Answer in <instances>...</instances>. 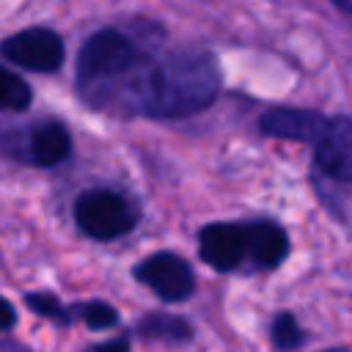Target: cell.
Returning a JSON list of instances; mask_svg holds the SVG:
<instances>
[{"mask_svg": "<svg viewBox=\"0 0 352 352\" xmlns=\"http://www.w3.org/2000/svg\"><path fill=\"white\" fill-rule=\"evenodd\" d=\"M220 69L206 50H176L162 58L146 52L118 110L148 118H184L217 99Z\"/></svg>", "mask_w": 352, "mask_h": 352, "instance_id": "obj_1", "label": "cell"}, {"mask_svg": "<svg viewBox=\"0 0 352 352\" xmlns=\"http://www.w3.org/2000/svg\"><path fill=\"white\" fill-rule=\"evenodd\" d=\"M146 47L132 36L102 28L85 38L77 55V91L96 110H118L124 91L146 58Z\"/></svg>", "mask_w": 352, "mask_h": 352, "instance_id": "obj_2", "label": "cell"}, {"mask_svg": "<svg viewBox=\"0 0 352 352\" xmlns=\"http://www.w3.org/2000/svg\"><path fill=\"white\" fill-rule=\"evenodd\" d=\"M198 253L220 272H261L286 258L289 239L270 220L209 223L198 234Z\"/></svg>", "mask_w": 352, "mask_h": 352, "instance_id": "obj_3", "label": "cell"}, {"mask_svg": "<svg viewBox=\"0 0 352 352\" xmlns=\"http://www.w3.org/2000/svg\"><path fill=\"white\" fill-rule=\"evenodd\" d=\"M74 220H77L80 231L88 234L91 239L107 242V239L129 234L140 220V209L129 195H124L118 190L94 187L77 198Z\"/></svg>", "mask_w": 352, "mask_h": 352, "instance_id": "obj_4", "label": "cell"}, {"mask_svg": "<svg viewBox=\"0 0 352 352\" xmlns=\"http://www.w3.org/2000/svg\"><path fill=\"white\" fill-rule=\"evenodd\" d=\"M3 148L28 165L50 168V165H58L69 157L72 135L60 121H38V124H30L25 129H14L3 140Z\"/></svg>", "mask_w": 352, "mask_h": 352, "instance_id": "obj_5", "label": "cell"}, {"mask_svg": "<svg viewBox=\"0 0 352 352\" xmlns=\"http://www.w3.org/2000/svg\"><path fill=\"white\" fill-rule=\"evenodd\" d=\"M3 58L28 72H58L63 63V38L50 28H28L0 44Z\"/></svg>", "mask_w": 352, "mask_h": 352, "instance_id": "obj_6", "label": "cell"}, {"mask_svg": "<svg viewBox=\"0 0 352 352\" xmlns=\"http://www.w3.org/2000/svg\"><path fill=\"white\" fill-rule=\"evenodd\" d=\"M135 278L148 286L160 300L165 302H179V300H187L195 289V275H192V267L176 256V253H151L146 256L138 267H135Z\"/></svg>", "mask_w": 352, "mask_h": 352, "instance_id": "obj_7", "label": "cell"}, {"mask_svg": "<svg viewBox=\"0 0 352 352\" xmlns=\"http://www.w3.org/2000/svg\"><path fill=\"white\" fill-rule=\"evenodd\" d=\"M316 168L336 179L352 182V121L349 118H330L322 138L314 146Z\"/></svg>", "mask_w": 352, "mask_h": 352, "instance_id": "obj_8", "label": "cell"}, {"mask_svg": "<svg viewBox=\"0 0 352 352\" xmlns=\"http://www.w3.org/2000/svg\"><path fill=\"white\" fill-rule=\"evenodd\" d=\"M330 118L314 113V110H294V107H278V110H267L261 116V132L272 135V138H289V140H305L314 143L322 138L324 126Z\"/></svg>", "mask_w": 352, "mask_h": 352, "instance_id": "obj_9", "label": "cell"}, {"mask_svg": "<svg viewBox=\"0 0 352 352\" xmlns=\"http://www.w3.org/2000/svg\"><path fill=\"white\" fill-rule=\"evenodd\" d=\"M138 336L143 338H154V341H187L192 336L190 324L182 319V316H173V314H148L138 322L135 327Z\"/></svg>", "mask_w": 352, "mask_h": 352, "instance_id": "obj_10", "label": "cell"}, {"mask_svg": "<svg viewBox=\"0 0 352 352\" xmlns=\"http://www.w3.org/2000/svg\"><path fill=\"white\" fill-rule=\"evenodd\" d=\"M30 99V85L16 72L0 66V110H25Z\"/></svg>", "mask_w": 352, "mask_h": 352, "instance_id": "obj_11", "label": "cell"}, {"mask_svg": "<svg viewBox=\"0 0 352 352\" xmlns=\"http://www.w3.org/2000/svg\"><path fill=\"white\" fill-rule=\"evenodd\" d=\"M74 319L85 322V324L94 327V330H102V327L116 324V322H118V314H116L113 305L94 300V302H77V305H69V322H74Z\"/></svg>", "mask_w": 352, "mask_h": 352, "instance_id": "obj_12", "label": "cell"}, {"mask_svg": "<svg viewBox=\"0 0 352 352\" xmlns=\"http://www.w3.org/2000/svg\"><path fill=\"white\" fill-rule=\"evenodd\" d=\"M25 302H28L30 311H36L38 316H47V319H52V322H58V324H69V305L58 302L52 294H47V292L28 294Z\"/></svg>", "mask_w": 352, "mask_h": 352, "instance_id": "obj_13", "label": "cell"}, {"mask_svg": "<svg viewBox=\"0 0 352 352\" xmlns=\"http://www.w3.org/2000/svg\"><path fill=\"white\" fill-rule=\"evenodd\" d=\"M272 341H275V346L283 349V352H286V349H294V346L302 341L300 327H297V322H294L292 314L275 316V322H272Z\"/></svg>", "mask_w": 352, "mask_h": 352, "instance_id": "obj_14", "label": "cell"}, {"mask_svg": "<svg viewBox=\"0 0 352 352\" xmlns=\"http://www.w3.org/2000/svg\"><path fill=\"white\" fill-rule=\"evenodd\" d=\"M14 322H16V311H14V305H11L6 297H0V330L14 327Z\"/></svg>", "mask_w": 352, "mask_h": 352, "instance_id": "obj_15", "label": "cell"}, {"mask_svg": "<svg viewBox=\"0 0 352 352\" xmlns=\"http://www.w3.org/2000/svg\"><path fill=\"white\" fill-rule=\"evenodd\" d=\"M85 352H129V344H126V338H116V341H107V344H96Z\"/></svg>", "mask_w": 352, "mask_h": 352, "instance_id": "obj_16", "label": "cell"}, {"mask_svg": "<svg viewBox=\"0 0 352 352\" xmlns=\"http://www.w3.org/2000/svg\"><path fill=\"white\" fill-rule=\"evenodd\" d=\"M0 352H30L28 346L16 344V341H8V338H0Z\"/></svg>", "mask_w": 352, "mask_h": 352, "instance_id": "obj_17", "label": "cell"}, {"mask_svg": "<svg viewBox=\"0 0 352 352\" xmlns=\"http://www.w3.org/2000/svg\"><path fill=\"white\" fill-rule=\"evenodd\" d=\"M338 8H344V11H349V14H352V0H344V3L338 0Z\"/></svg>", "mask_w": 352, "mask_h": 352, "instance_id": "obj_18", "label": "cell"}, {"mask_svg": "<svg viewBox=\"0 0 352 352\" xmlns=\"http://www.w3.org/2000/svg\"><path fill=\"white\" fill-rule=\"evenodd\" d=\"M333 352H338V349H333Z\"/></svg>", "mask_w": 352, "mask_h": 352, "instance_id": "obj_19", "label": "cell"}]
</instances>
